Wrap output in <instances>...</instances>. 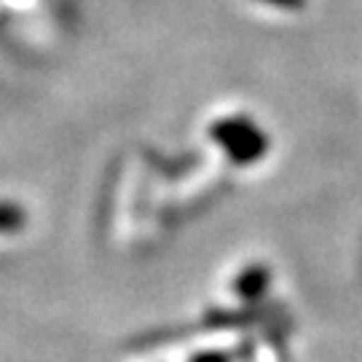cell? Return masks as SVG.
Returning <instances> with one entry per match:
<instances>
[{
  "label": "cell",
  "instance_id": "obj_1",
  "mask_svg": "<svg viewBox=\"0 0 362 362\" xmlns=\"http://www.w3.org/2000/svg\"><path fill=\"white\" fill-rule=\"evenodd\" d=\"M209 137L236 164H255L269 151V137L250 118H223L218 124H212Z\"/></svg>",
  "mask_w": 362,
  "mask_h": 362
},
{
  "label": "cell",
  "instance_id": "obj_2",
  "mask_svg": "<svg viewBox=\"0 0 362 362\" xmlns=\"http://www.w3.org/2000/svg\"><path fill=\"white\" fill-rule=\"evenodd\" d=\"M25 209L8 204V202H0V231H19L25 228Z\"/></svg>",
  "mask_w": 362,
  "mask_h": 362
},
{
  "label": "cell",
  "instance_id": "obj_3",
  "mask_svg": "<svg viewBox=\"0 0 362 362\" xmlns=\"http://www.w3.org/2000/svg\"><path fill=\"white\" fill-rule=\"evenodd\" d=\"M269 6H276V8H285V11H298L306 6V0H263Z\"/></svg>",
  "mask_w": 362,
  "mask_h": 362
}]
</instances>
